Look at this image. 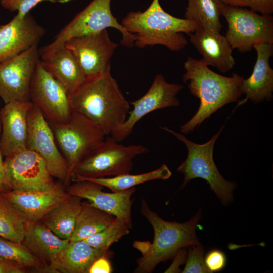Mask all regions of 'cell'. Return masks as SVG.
<instances>
[{
    "label": "cell",
    "mask_w": 273,
    "mask_h": 273,
    "mask_svg": "<svg viewBox=\"0 0 273 273\" xmlns=\"http://www.w3.org/2000/svg\"><path fill=\"white\" fill-rule=\"evenodd\" d=\"M69 100L72 110L95 123L106 136L125 122L130 107L110 70L85 77Z\"/></svg>",
    "instance_id": "cell-1"
},
{
    "label": "cell",
    "mask_w": 273,
    "mask_h": 273,
    "mask_svg": "<svg viewBox=\"0 0 273 273\" xmlns=\"http://www.w3.org/2000/svg\"><path fill=\"white\" fill-rule=\"evenodd\" d=\"M185 73L182 76L188 83L190 93L200 100L195 114L181 126L180 132L188 134L218 109L229 103L237 102L242 93L240 87L244 79L236 73L226 77L219 74L200 60L188 57L184 63Z\"/></svg>",
    "instance_id": "cell-2"
},
{
    "label": "cell",
    "mask_w": 273,
    "mask_h": 273,
    "mask_svg": "<svg viewBox=\"0 0 273 273\" xmlns=\"http://www.w3.org/2000/svg\"><path fill=\"white\" fill-rule=\"evenodd\" d=\"M140 212L152 226L154 238L151 243L134 242V247L142 253L136 260L135 272H152L160 263L173 259L181 249L200 244L196 230L202 217L201 209L187 222L167 221L152 211L142 198Z\"/></svg>",
    "instance_id": "cell-3"
},
{
    "label": "cell",
    "mask_w": 273,
    "mask_h": 273,
    "mask_svg": "<svg viewBox=\"0 0 273 273\" xmlns=\"http://www.w3.org/2000/svg\"><path fill=\"white\" fill-rule=\"evenodd\" d=\"M121 25L135 37L134 45L140 48L161 45L172 51H179L188 44L183 33L194 32L199 25L185 18L165 12L159 0H153L144 12H130L123 18Z\"/></svg>",
    "instance_id": "cell-4"
},
{
    "label": "cell",
    "mask_w": 273,
    "mask_h": 273,
    "mask_svg": "<svg viewBox=\"0 0 273 273\" xmlns=\"http://www.w3.org/2000/svg\"><path fill=\"white\" fill-rule=\"evenodd\" d=\"M224 126V125L209 141L202 144L194 143L183 134L166 127L160 128L183 142L187 147V158L177 169L184 175L181 188L193 179L202 178L209 184L210 189L222 203L227 205L233 201V192L237 185L234 181H229L223 178L213 160L214 144Z\"/></svg>",
    "instance_id": "cell-5"
},
{
    "label": "cell",
    "mask_w": 273,
    "mask_h": 273,
    "mask_svg": "<svg viewBox=\"0 0 273 273\" xmlns=\"http://www.w3.org/2000/svg\"><path fill=\"white\" fill-rule=\"evenodd\" d=\"M148 152L142 144L124 145L111 135L84 157L74 168L71 176L73 181L79 178H102L130 173L133 160Z\"/></svg>",
    "instance_id": "cell-6"
},
{
    "label": "cell",
    "mask_w": 273,
    "mask_h": 273,
    "mask_svg": "<svg viewBox=\"0 0 273 273\" xmlns=\"http://www.w3.org/2000/svg\"><path fill=\"white\" fill-rule=\"evenodd\" d=\"M49 123L58 148L67 163L70 179L78 162L96 148L106 135L95 123L74 110L67 121Z\"/></svg>",
    "instance_id": "cell-7"
},
{
    "label": "cell",
    "mask_w": 273,
    "mask_h": 273,
    "mask_svg": "<svg viewBox=\"0 0 273 273\" xmlns=\"http://www.w3.org/2000/svg\"><path fill=\"white\" fill-rule=\"evenodd\" d=\"M111 0H93L57 34L49 44L39 49V52L51 51L64 46L69 39L114 28L119 31L121 44L127 47L134 45L135 35L127 32L112 15Z\"/></svg>",
    "instance_id": "cell-8"
},
{
    "label": "cell",
    "mask_w": 273,
    "mask_h": 273,
    "mask_svg": "<svg viewBox=\"0 0 273 273\" xmlns=\"http://www.w3.org/2000/svg\"><path fill=\"white\" fill-rule=\"evenodd\" d=\"M251 9L224 4L222 16L228 23L225 35L232 48L250 52L257 44L273 43V17Z\"/></svg>",
    "instance_id": "cell-9"
},
{
    "label": "cell",
    "mask_w": 273,
    "mask_h": 273,
    "mask_svg": "<svg viewBox=\"0 0 273 273\" xmlns=\"http://www.w3.org/2000/svg\"><path fill=\"white\" fill-rule=\"evenodd\" d=\"M29 100L49 123L65 122L73 111L66 90L45 69L40 59L31 79Z\"/></svg>",
    "instance_id": "cell-10"
},
{
    "label": "cell",
    "mask_w": 273,
    "mask_h": 273,
    "mask_svg": "<svg viewBox=\"0 0 273 273\" xmlns=\"http://www.w3.org/2000/svg\"><path fill=\"white\" fill-rule=\"evenodd\" d=\"M7 177L11 190H48L55 184L43 159L35 152L25 149L5 157Z\"/></svg>",
    "instance_id": "cell-11"
},
{
    "label": "cell",
    "mask_w": 273,
    "mask_h": 273,
    "mask_svg": "<svg viewBox=\"0 0 273 273\" xmlns=\"http://www.w3.org/2000/svg\"><path fill=\"white\" fill-rule=\"evenodd\" d=\"M26 149L43 159L52 177L65 183L70 179L67 163L58 148L51 126L33 104L28 115Z\"/></svg>",
    "instance_id": "cell-12"
},
{
    "label": "cell",
    "mask_w": 273,
    "mask_h": 273,
    "mask_svg": "<svg viewBox=\"0 0 273 273\" xmlns=\"http://www.w3.org/2000/svg\"><path fill=\"white\" fill-rule=\"evenodd\" d=\"M39 60L37 44L0 63V97L4 104L29 100L30 85Z\"/></svg>",
    "instance_id": "cell-13"
},
{
    "label": "cell",
    "mask_w": 273,
    "mask_h": 273,
    "mask_svg": "<svg viewBox=\"0 0 273 273\" xmlns=\"http://www.w3.org/2000/svg\"><path fill=\"white\" fill-rule=\"evenodd\" d=\"M183 87L180 84L167 82L162 74H157L148 90L130 103L133 108L129 112L126 121L110 135L120 142L131 134L136 124L147 114L157 109L179 106L177 95Z\"/></svg>",
    "instance_id": "cell-14"
},
{
    "label": "cell",
    "mask_w": 273,
    "mask_h": 273,
    "mask_svg": "<svg viewBox=\"0 0 273 273\" xmlns=\"http://www.w3.org/2000/svg\"><path fill=\"white\" fill-rule=\"evenodd\" d=\"M64 45L72 52L85 77L110 70V60L118 47L107 29L73 37Z\"/></svg>",
    "instance_id": "cell-15"
},
{
    "label": "cell",
    "mask_w": 273,
    "mask_h": 273,
    "mask_svg": "<svg viewBox=\"0 0 273 273\" xmlns=\"http://www.w3.org/2000/svg\"><path fill=\"white\" fill-rule=\"evenodd\" d=\"M69 187L68 193L81 199H86L89 205L123 219L130 229L132 228L131 208L133 201L131 197L136 187L126 190L107 193L102 191V185L88 180H79Z\"/></svg>",
    "instance_id": "cell-16"
},
{
    "label": "cell",
    "mask_w": 273,
    "mask_h": 273,
    "mask_svg": "<svg viewBox=\"0 0 273 273\" xmlns=\"http://www.w3.org/2000/svg\"><path fill=\"white\" fill-rule=\"evenodd\" d=\"M46 33L30 13L23 18L16 15L0 25V63L10 60L38 43Z\"/></svg>",
    "instance_id": "cell-17"
},
{
    "label": "cell",
    "mask_w": 273,
    "mask_h": 273,
    "mask_svg": "<svg viewBox=\"0 0 273 273\" xmlns=\"http://www.w3.org/2000/svg\"><path fill=\"white\" fill-rule=\"evenodd\" d=\"M33 105L30 101H14L0 108V149L3 157L26 148L28 115Z\"/></svg>",
    "instance_id": "cell-18"
},
{
    "label": "cell",
    "mask_w": 273,
    "mask_h": 273,
    "mask_svg": "<svg viewBox=\"0 0 273 273\" xmlns=\"http://www.w3.org/2000/svg\"><path fill=\"white\" fill-rule=\"evenodd\" d=\"M2 194L23 214L26 221L35 222L70 196L57 185L48 190H11Z\"/></svg>",
    "instance_id": "cell-19"
},
{
    "label": "cell",
    "mask_w": 273,
    "mask_h": 273,
    "mask_svg": "<svg viewBox=\"0 0 273 273\" xmlns=\"http://www.w3.org/2000/svg\"><path fill=\"white\" fill-rule=\"evenodd\" d=\"M188 35L190 42L202 56L200 60L203 63L224 73L234 68L236 62L233 49L226 37L219 32L199 27Z\"/></svg>",
    "instance_id": "cell-20"
},
{
    "label": "cell",
    "mask_w": 273,
    "mask_h": 273,
    "mask_svg": "<svg viewBox=\"0 0 273 273\" xmlns=\"http://www.w3.org/2000/svg\"><path fill=\"white\" fill-rule=\"evenodd\" d=\"M253 49L257 53L256 61L252 74L243 79L240 90L246 95L244 100L258 104L273 98V69L269 62L273 55V43L257 44Z\"/></svg>",
    "instance_id": "cell-21"
},
{
    "label": "cell",
    "mask_w": 273,
    "mask_h": 273,
    "mask_svg": "<svg viewBox=\"0 0 273 273\" xmlns=\"http://www.w3.org/2000/svg\"><path fill=\"white\" fill-rule=\"evenodd\" d=\"M39 54L43 67L62 85L69 98L85 78L72 52L64 45Z\"/></svg>",
    "instance_id": "cell-22"
},
{
    "label": "cell",
    "mask_w": 273,
    "mask_h": 273,
    "mask_svg": "<svg viewBox=\"0 0 273 273\" xmlns=\"http://www.w3.org/2000/svg\"><path fill=\"white\" fill-rule=\"evenodd\" d=\"M113 252L95 248L84 240L69 241L66 247L51 262L50 270L68 273H87L92 264L103 256L109 258Z\"/></svg>",
    "instance_id": "cell-23"
},
{
    "label": "cell",
    "mask_w": 273,
    "mask_h": 273,
    "mask_svg": "<svg viewBox=\"0 0 273 273\" xmlns=\"http://www.w3.org/2000/svg\"><path fill=\"white\" fill-rule=\"evenodd\" d=\"M69 239H63L55 235L46 225L26 221L24 239L27 248L38 256L54 261L60 251L69 243Z\"/></svg>",
    "instance_id": "cell-24"
},
{
    "label": "cell",
    "mask_w": 273,
    "mask_h": 273,
    "mask_svg": "<svg viewBox=\"0 0 273 273\" xmlns=\"http://www.w3.org/2000/svg\"><path fill=\"white\" fill-rule=\"evenodd\" d=\"M80 200V198L70 195L46 215L45 225L60 238L70 239L82 208Z\"/></svg>",
    "instance_id": "cell-25"
},
{
    "label": "cell",
    "mask_w": 273,
    "mask_h": 273,
    "mask_svg": "<svg viewBox=\"0 0 273 273\" xmlns=\"http://www.w3.org/2000/svg\"><path fill=\"white\" fill-rule=\"evenodd\" d=\"M224 5L221 0H188L184 17L196 22L200 28L220 32Z\"/></svg>",
    "instance_id": "cell-26"
},
{
    "label": "cell",
    "mask_w": 273,
    "mask_h": 273,
    "mask_svg": "<svg viewBox=\"0 0 273 273\" xmlns=\"http://www.w3.org/2000/svg\"><path fill=\"white\" fill-rule=\"evenodd\" d=\"M171 175L172 172L168 167L163 164L154 170L142 174L127 173L112 177L84 178H79L73 181L88 180L100 184L113 192H119L147 181L156 179H168Z\"/></svg>",
    "instance_id": "cell-27"
},
{
    "label": "cell",
    "mask_w": 273,
    "mask_h": 273,
    "mask_svg": "<svg viewBox=\"0 0 273 273\" xmlns=\"http://www.w3.org/2000/svg\"><path fill=\"white\" fill-rule=\"evenodd\" d=\"M116 217L109 213L82 203L70 241L83 240L110 225Z\"/></svg>",
    "instance_id": "cell-28"
},
{
    "label": "cell",
    "mask_w": 273,
    "mask_h": 273,
    "mask_svg": "<svg viewBox=\"0 0 273 273\" xmlns=\"http://www.w3.org/2000/svg\"><path fill=\"white\" fill-rule=\"evenodd\" d=\"M26 222L23 214L0 193V236L22 243Z\"/></svg>",
    "instance_id": "cell-29"
},
{
    "label": "cell",
    "mask_w": 273,
    "mask_h": 273,
    "mask_svg": "<svg viewBox=\"0 0 273 273\" xmlns=\"http://www.w3.org/2000/svg\"><path fill=\"white\" fill-rule=\"evenodd\" d=\"M130 229L125 221L116 217L108 226L83 240L95 248L108 250L112 244L128 234Z\"/></svg>",
    "instance_id": "cell-30"
},
{
    "label": "cell",
    "mask_w": 273,
    "mask_h": 273,
    "mask_svg": "<svg viewBox=\"0 0 273 273\" xmlns=\"http://www.w3.org/2000/svg\"><path fill=\"white\" fill-rule=\"evenodd\" d=\"M0 258L22 267L37 265L38 258L22 243L16 242L0 236Z\"/></svg>",
    "instance_id": "cell-31"
},
{
    "label": "cell",
    "mask_w": 273,
    "mask_h": 273,
    "mask_svg": "<svg viewBox=\"0 0 273 273\" xmlns=\"http://www.w3.org/2000/svg\"><path fill=\"white\" fill-rule=\"evenodd\" d=\"M188 248L185 266L183 273H209L203 259L204 249L201 244L191 245Z\"/></svg>",
    "instance_id": "cell-32"
},
{
    "label": "cell",
    "mask_w": 273,
    "mask_h": 273,
    "mask_svg": "<svg viewBox=\"0 0 273 273\" xmlns=\"http://www.w3.org/2000/svg\"><path fill=\"white\" fill-rule=\"evenodd\" d=\"M48 1L51 2L65 3L73 0H0L1 6L11 12L17 11V16L23 18L39 3Z\"/></svg>",
    "instance_id": "cell-33"
},
{
    "label": "cell",
    "mask_w": 273,
    "mask_h": 273,
    "mask_svg": "<svg viewBox=\"0 0 273 273\" xmlns=\"http://www.w3.org/2000/svg\"><path fill=\"white\" fill-rule=\"evenodd\" d=\"M224 4L238 7H249L261 14L273 13V0H221Z\"/></svg>",
    "instance_id": "cell-34"
},
{
    "label": "cell",
    "mask_w": 273,
    "mask_h": 273,
    "mask_svg": "<svg viewBox=\"0 0 273 273\" xmlns=\"http://www.w3.org/2000/svg\"><path fill=\"white\" fill-rule=\"evenodd\" d=\"M205 264L210 272L222 270L225 267L227 259L225 253L219 249L209 251L204 259Z\"/></svg>",
    "instance_id": "cell-35"
},
{
    "label": "cell",
    "mask_w": 273,
    "mask_h": 273,
    "mask_svg": "<svg viewBox=\"0 0 273 273\" xmlns=\"http://www.w3.org/2000/svg\"><path fill=\"white\" fill-rule=\"evenodd\" d=\"M109 257L103 256L97 259L90 266L88 273H110L112 267Z\"/></svg>",
    "instance_id": "cell-36"
},
{
    "label": "cell",
    "mask_w": 273,
    "mask_h": 273,
    "mask_svg": "<svg viewBox=\"0 0 273 273\" xmlns=\"http://www.w3.org/2000/svg\"><path fill=\"white\" fill-rule=\"evenodd\" d=\"M187 255V252L185 248L178 251L173 258V260L171 265L165 270V272H180L181 270L179 266L185 263Z\"/></svg>",
    "instance_id": "cell-37"
},
{
    "label": "cell",
    "mask_w": 273,
    "mask_h": 273,
    "mask_svg": "<svg viewBox=\"0 0 273 273\" xmlns=\"http://www.w3.org/2000/svg\"><path fill=\"white\" fill-rule=\"evenodd\" d=\"M1 131V124L0 122V134ZM3 155L0 149V193H3L11 190L6 171L4 162L3 159Z\"/></svg>",
    "instance_id": "cell-38"
},
{
    "label": "cell",
    "mask_w": 273,
    "mask_h": 273,
    "mask_svg": "<svg viewBox=\"0 0 273 273\" xmlns=\"http://www.w3.org/2000/svg\"><path fill=\"white\" fill-rule=\"evenodd\" d=\"M22 268L17 265L0 258V273H21Z\"/></svg>",
    "instance_id": "cell-39"
}]
</instances>
